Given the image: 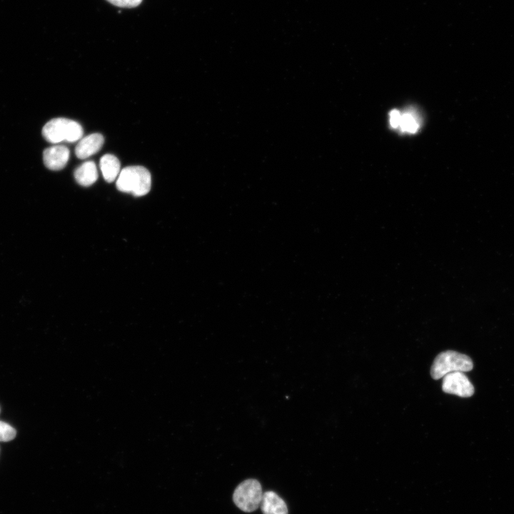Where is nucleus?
Instances as JSON below:
<instances>
[{
	"label": "nucleus",
	"instance_id": "1",
	"mask_svg": "<svg viewBox=\"0 0 514 514\" xmlns=\"http://www.w3.org/2000/svg\"><path fill=\"white\" fill-rule=\"evenodd\" d=\"M151 186V173L140 166H127L123 168L116 180V188L122 192L131 193L135 196L148 193Z\"/></svg>",
	"mask_w": 514,
	"mask_h": 514
},
{
	"label": "nucleus",
	"instance_id": "2",
	"mask_svg": "<svg viewBox=\"0 0 514 514\" xmlns=\"http://www.w3.org/2000/svg\"><path fill=\"white\" fill-rule=\"evenodd\" d=\"M83 133L84 130L80 124L65 118L51 119L42 128L44 138L52 143L63 141L75 142L82 137Z\"/></svg>",
	"mask_w": 514,
	"mask_h": 514
},
{
	"label": "nucleus",
	"instance_id": "3",
	"mask_svg": "<svg viewBox=\"0 0 514 514\" xmlns=\"http://www.w3.org/2000/svg\"><path fill=\"white\" fill-rule=\"evenodd\" d=\"M473 368V361L468 356L453 351H446L435 357L430 368V375L433 379L438 380L448 373L470 371Z\"/></svg>",
	"mask_w": 514,
	"mask_h": 514
},
{
	"label": "nucleus",
	"instance_id": "4",
	"mask_svg": "<svg viewBox=\"0 0 514 514\" xmlns=\"http://www.w3.org/2000/svg\"><path fill=\"white\" fill-rule=\"evenodd\" d=\"M262 497L261 483L256 479H247L236 487L233 500L240 510L251 513L261 505Z\"/></svg>",
	"mask_w": 514,
	"mask_h": 514
},
{
	"label": "nucleus",
	"instance_id": "5",
	"mask_svg": "<svg viewBox=\"0 0 514 514\" xmlns=\"http://www.w3.org/2000/svg\"><path fill=\"white\" fill-rule=\"evenodd\" d=\"M443 392L463 398L470 397L474 393V387L468 377L461 371L446 374L443 379Z\"/></svg>",
	"mask_w": 514,
	"mask_h": 514
},
{
	"label": "nucleus",
	"instance_id": "6",
	"mask_svg": "<svg viewBox=\"0 0 514 514\" xmlns=\"http://www.w3.org/2000/svg\"><path fill=\"white\" fill-rule=\"evenodd\" d=\"M69 158V150L63 145L46 148L43 153L44 165L50 170L59 171L65 167Z\"/></svg>",
	"mask_w": 514,
	"mask_h": 514
},
{
	"label": "nucleus",
	"instance_id": "7",
	"mask_svg": "<svg viewBox=\"0 0 514 514\" xmlns=\"http://www.w3.org/2000/svg\"><path fill=\"white\" fill-rule=\"evenodd\" d=\"M104 142V136L99 133H94L84 137L80 140L75 148V153L80 159H85L97 153Z\"/></svg>",
	"mask_w": 514,
	"mask_h": 514
},
{
	"label": "nucleus",
	"instance_id": "8",
	"mask_svg": "<svg viewBox=\"0 0 514 514\" xmlns=\"http://www.w3.org/2000/svg\"><path fill=\"white\" fill-rule=\"evenodd\" d=\"M260 506L263 514L288 513L285 501L273 491H266L263 493Z\"/></svg>",
	"mask_w": 514,
	"mask_h": 514
},
{
	"label": "nucleus",
	"instance_id": "9",
	"mask_svg": "<svg viewBox=\"0 0 514 514\" xmlns=\"http://www.w3.org/2000/svg\"><path fill=\"white\" fill-rule=\"evenodd\" d=\"M76 182L83 186H89L98 178V171L96 164L92 161H88L79 166L74 171Z\"/></svg>",
	"mask_w": 514,
	"mask_h": 514
},
{
	"label": "nucleus",
	"instance_id": "10",
	"mask_svg": "<svg viewBox=\"0 0 514 514\" xmlns=\"http://www.w3.org/2000/svg\"><path fill=\"white\" fill-rule=\"evenodd\" d=\"M100 168L105 181L113 182L120 173V162L114 155L105 154L100 159Z\"/></svg>",
	"mask_w": 514,
	"mask_h": 514
},
{
	"label": "nucleus",
	"instance_id": "11",
	"mask_svg": "<svg viewBox=\"0 0 514 514\" xmlns=\"http://www.w3.org/2000/svg\"><path fill=\"white\" fill-rule=\"evenodd\" d=\"M402 131L415 133L417 131L419 124L417 119L410 112L401 114L399 126Z\"/></svg>",
	"mask_w": 514,
	"mask_h": 514
},
{
	"label": "nucleus",
	"instance_id": "12",
	"mask_svg": "<svg viewBox=\"0 0 514 514\" xmlns=\"http://www.w3.org/2000/svg\"><path fill=\"white\" fill-rule=\"evenodd\" d=\"M16 435V431L11 425L0 420V442L10 441Z\"/></svg>",
	"mask_w": 514,
	"mask_h": 514
},
{
	"label": "nucleus",
	"instance_id": "13",
	"mask_svg": "<svg viewBox=\"0 0 514 514\" xmlns=\"http://www.w3.org/2000/svg\"><path fill=\"white\" fill-rule=\"evenodd\" d=\"M110 4L121 8H134L138 6L143 0H106Z\"/></svg>",
	"mask_w": 514,
	"mask_h": 514
},
{
	"label": "nucleus",
	"instance_id": "14",
	"mask_svg": "<svg viewBox=\"0 0 514 514\" xmlns=\"http://www.w3.org/2000/svg\"><path fill=\"white\" fill-rule=\"evenodd\" d=\"M401 114L398 110H392L390 113V124L393 128L399 126Z\"/></svg>",
	"mask_w": 514,
	"mask_h": 514
}]
</instances>
